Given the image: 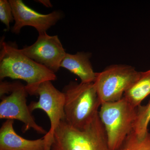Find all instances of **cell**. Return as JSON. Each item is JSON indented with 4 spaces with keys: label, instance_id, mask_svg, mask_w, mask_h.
Masks as SVG:
<instances>
[{
    "label": "cell",
    "instance_id": "obj_1",
    "mask_svg": "<svg viewBox=\"0 0 150 150\" xmlns=\"http://www.w3.org/2000/svg\"><path fill=\"white\" fill-rule=\"evenodd\" d=\"M6 78L26 82L25 87L28 94L36 96L41 84L57 79L55 73L25 56L15 45L1 40L0 79Z\"/></svg>",
    "mask_w": 150,
    "mask_h": 150
},
{
    "label": "cell",
    "instance_id": "obj_2",
    "mask_svg": "<svg viewBox=\"0 0 150 150\" xmlns=\"http://www.w3.org/2000/svg\"><path fill=\"white\" fill-rule=\"evenodd\" d=\"M62 92L65 98V121L76 129H84L98 114L101 105L94 84L71 81Z\"/></svg>",
    "mask_w": 150,
    "mask_h": 150
},
{
    "label": "cell",
    "instance_id": "obj_3",
    "mask_svg": "<svg viewBox=\"0 0 150 150\" xmlns=\"http://www.w3.org/2000/svg\"><path fill=\"white\" fill-rule=\"evenodd\" d=\"M51 150H112L98 114L82 129L62 121L54 132Z\"/></svg>",
    "mask_w": 150,
    "mask_h": 150
},
{
    "label": "cell",
    "instance_id": "obj_4",
    "mask_svg": "<svg viewBox=\"0 0 150 150\" xmlns=\"http://www.w3.org/2000/svg\"><path fill=\"white\" fill-rule=\"evenodd\" d=\"M98 115L104 127L109 148L112 150H120L134 131L137 108L123 97L118 101L102 103Z\"/></svg>",
    "mask_w": 150,
    "mask_h": 150
},
{
    "label": "cell",
    "instance_id": "obj_5",
    "mask_svg": "<svg viewBox=\"0 0 150 150\" xmlns=\"http://www.w3.org/2000/svg\"><path fill=\"white\" fill-rule=\"evenodd\" d=\"M140 73L134 67L124 64L110 65L97 73L93 83L101 104L122 99L125 92L139 77Z\"/></svg>",
    "mask_w": 150,
    "mask_h": 150
},
{
    "label": "cell",
    "instance_id": "obj_6",
    "mask_svg": "<svg viewBox=\"0 0 150 150\" xmlns=\"http://www.w3.org/2000/svg\"><path fill=\"white\" fill-rule=\"evenodd\" d=\"M39 100L33 101L28 105L30 112L36 109L43 110L48 115L51 127L43 137L45 150H51L54 132L62 121L65 120L64 95L55 87L51 81L40 85L37 91Z\"/></svg>",
    "mask_w": 150,
    "mask_h": 150
},
{
    "label": "cell",
    "instance_id": "obj_7",
    "mask_svg": "<svg viewBox=\"0 0 150 150\" xmlns=\"http://www.w3.org/2000/svg\"><path fill=\"white\" fill-rule=\"evenodd\" d=\"M28 94L25 86L19 83L9 95L1 98L0 118L21 121L24 124L23 133L33 129L38 134L46 135L48 132L36 123L30 110L27 104Z\"/></svg>",
    "mask_w": 150,
    "mask_h": 150
},
{
    "label": "cell",
    "instance_id": "obj_8",
    "mask_svg": "<svg viewBox=\"0 0 150 150\" xmlns=\"http://www.w3.org/2000/svg\"><path fill=\"white\" fill-rule=\"evenodd\" d=\"M20 49L25 56L54 73L61 68L67 53L58 35H49L47 33L39 34L33 44Z\"/></svg>",
    "mask_w": 150,
    "mask_h": 150
},
{
    "label": "cell",
    "instance_id": "obj_9",
    "mask_svg": "<svg viewBox=\"0 0 150 150\" xmlns=\"http://www.w3.org/2000/svg\"><path fill=\"white\" fill-rule=\"evenodd\" d=\"M9 1L15 21L11 31L16 34H18L21 28L26 26L34 28L39 34H44L62 18V12L59 11L43 14L28 6L22 0H9Z\"/></svg>",
    "mask_w": 150,
    "mask_h": 150
},
{
    "label": "cell",
    "instance_id": "obj_10",
    "mask_svg": "<svg viewBox=\"0 0 150 150\" xmlns=\"http://www.w3.org/2000/svg\"><path fill=\"white\" fill-rule=\"evenodd\" d=\"M14 120H7L0 129V150H45L43 138L28 140L18 135L13 128Z\"/></svg>",
    "mask_w": 150,
    "mask_h": 150
},
{
    "label": "cell",
    "instance_id": "obj_11",
    "mask_svg": "<svg viewBox=\"0 0 150 150\" xmlns=\"http://www.w3.org/2000/svg\"><path fill=\"white\" fill-rule=\"evenodd\" d=\"M91 54L88 52H78L72 54L67 53L61 65L80 78L81 83H94L97 72L94 71L91 63Z\"/></svg>",
    "mask_w": 150,
    "mask_h": 150
},
{
    "label": "cell",
    "instance_id": "obj_12",
    "mask_svg": "<svg viewBox=\"0 0 150 150\" xmlns=\"http://www.w3.org/2000/svg\"><path fill=\"white\" fill-rule=\"evenodd\" d=\"M150 94V69L141 72L139 77L125 92L124 97L134 108H137L141 103Z\"/></svg>",
    "mask_w": 150,
    "mask_h": 150
},
{
    "label": "cell",
    "instance_id": "obj_13",
    "mask_svg": "<svg viewBox=\"0 0 150 150\" xmlns=\"http://www.w3.org/2000/svg\"><path fill=\"white\" fill-rule=\"evenodd\" d=\"M150 122V101L146 105H140L137 108V117L134 131L138 138L142 139L147 134Z\"/></svg>",
    "mask_w": 150,
    "mask_h": 150
},
{
    "label": "cell",
    "instance_id": "obj_14",
    "mask_svg": "<svg viewBox=\"0 0 150 150\" xmlns=\"http://www.w3.org/2000/svg\"><path fill=\"white\" fill-rule=\"evenodd\" d=\"M119 150H150V134L140 139L132 131Z\"/></svg>",
    "mask_w": 150,
    "mask_h": 150
},
{
    "label": "cell",
    "instance_id": "obj_15",
    "mask_svg": "<svg viewBox=\"0 0 150 150\" xmlns=\"http://www.w3.org/2000/svg\"><path fill=\"white\" fill-rule=\"evenodd\" d=\"M0 20L8 29L10 28V24L14 21L12 8L9 1H0Z\"/></svg>",
    "mask_w": 150,
    "mask_h": 150
},
{
    "label": "cell",
    "instance_id": "obj_16",
    "mask_svg": "<svg viewBox=\"0 0 150 150\" xmlns=\"http://www.w3.org/2000/svg\"><path fill=\"white\" fill-rule=\"evenodd\" d=\"M18 82L11 83L1 81L0 83V96H5L6 94L11 93L16 87Z\"/></svg>",
    "mask_w": 150,
    "mask_h": 150
},
{
    "label": "cell",
    "instance_id": "obj_17",
    "mask_svg": "<svg viewBox=\"0 0 150 150\" xmlns=\"http://www.w3.org/2000/svg\"><path fill=\"white\" fill-rule=\"evenodd\" d=\"M38 2L41 3L43 4L44 6L47 7H51L52 6V4H51V2L50 1H38Z\"/></svg>",
    "mask_w": 150,
    "mask_h": 150
}]
</instances>
